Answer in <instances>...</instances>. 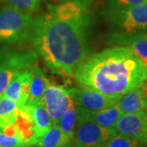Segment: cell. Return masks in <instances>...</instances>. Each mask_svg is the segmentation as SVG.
Here are the masks:
<instances>
[{"label":"cell","instance_id":"2","mask_svg":"<svg viewBox=\"0 0 147 147\" xmlns=\"http://www.w3.org/2000/svg\"><path fill=\"white\" fill-rule=\"evenodd\" d=\"M79 87L120 97L141 87L147 77V65L129 48H106L86 58L74 72Z\"/></svg>","mask_w":147,"mask_h":147},{"label":"cell","instance_id":"13","mask_svg":"<svg viewBox=\"0 0 147 147\" xmlns=\"http://www.w3.org/2000/svg\"><path fill=\"white\" fill-rule=\"evenodd\" d=\"M122 115L123 114L116 102L115 104L95 113H91V114L77 113V119L90 120L98 124L99 126L115 129L116 123Z\"/></svg>","mask_w":147,"mask_h":147},{"label":"cell","instance_id":"4","mask_svg":"<svg viewBox=\"0 0 147 147\" xmlns=\"http://www.w3.org/2000/svg\"><path fill=\"white\" fill-rule=\"evenodd\" d=\"M37 53L32 50L0 48V96L18 74L37 65Z\"/></svg>","mask_w":147,"mask_h":147},{"label":"cell","instance_id":"6","mask_svg":"<svg viewBox=\"0 0 147 147\" xmlns=\"http://www.w3.org/2000/svg\"><path fill=\"white\" fill-rule=\"evenodd\" d=\"M69 96L76 107L77 113L91 114L115 104L119 97L108 96L95 90L85 88H72Z\"/></svg>","mask_w":147,"mask_h":147},{"label":"cell","instance_id":"10","mask_svg":"<svg viewBox=\"0 0 147 147\" xmlns=\"http://www.w3.org/2000/svg\"><path fill=\"white\" fill-rule=\"evenodd\" d=\"M112 18L116 19L127 33H136L147 28V3H144L126 10L112 12Z\"/></svg>","mask_w":147,"mask_h":147},{"label":"cell","instance_id":"9","mask_svg":"<svg viewBox=\"0 0 147 147\" xmlns=\"http://www.w3.org/2000/svg\"><path fill=\"white\" fill-rule=\"evenodd\" d=\"M106 42L129 48L147 65V32L112 33L108 35Z\"/></svg>","mask_w":147,"mask_h":147},{"label":"cell","instance_id":"17","mask_svg":"<svg viewBox=\"0 0 147 147\" xmlns=\"http://www.w3.org/2000/svg\"><path fill=\"white\" fill-rule=\"evenodd\" d=\"M76 123H77V111L74 103L71 100L67 110L65 111V113L61 117L57 125L62 131L64 135L72 142L74 140Z\"/></svg>","mask_w":147,"mask_h":147},{"label":"cell","instance_id":"23","mask_svg":"<svg viewBox=\"0 0 147 147\" xmlns=\"http://www.w3.org/2000/svg\"><path fill=\"white\" fill-rule=\"evenodd\" d=\"M141 87H142V90H143L145 95H147V77L146 79L144 80V82L142 83V84L141 85Z\"/></svg>","mask_w":147,"mask_h":147},{"label":"cell","instance_id":"15","mask_svg":"<svg viewBox=\"0 0 147 147\" xmlns=\"http://www.w3.org/2000/svg\"><path fill=\"white\" fill-rule=\"evenodd\" d=\"M38 147H74L73 142L64 135L57 124H54L38 139Z\"/></svg>","mask_w":147,"mask_h":147},{"label":"cell","instance_id":"8","mask_svg":"<svg viewBox=\"0 0 147 147\" xmlns=\"http://www.w3.org/2000/svg\"><path fill=\"white\" fill-rule=\"evenodd\" d=\"M116 132L147 144V112L122 115L116 123Z\"/></svg>","mask_w":147,"mask_h":147},{"label":"cell","instance_id":"3","mask_svg":"<svg viewBox=\"0 0 147 147\" xmlns=\"http://www.w3.org/2000/svg\"><path fill=\"white\" fill-rule=\"evenodd\" d=\"M34 18L31 13L10 4L0 10V42L15 44L30 42Z\"/></svg>","mask_w":147,"mask_h":147},{"label":"cell","instance_id":"1","mask_svg":"<svg viewBox=\"0 0 147 147\" xmlns=\"http://www.w3.org/2000/svg\"><path fill=\"white\" fill-rule=\"evenodd\" d=\"M90 0H70L50 7L34 18L30 42L53 73L69 78L87 58Z\"/></svg>","mask_w":147,"mask_h":147},{"label":"cell","instance_id":"24","mask_svg":"<svg viewBox=\"0 0 147 147\" xmlns=\"http://www.w3.org/2000/svg\"><path fill=\"white\" fill-rule=\"evenodd\" d=\"M19 147H38V146H35V145H34V146H19Z\"/></svg>","mask_w":147,"mask_h":147},{"label":"cell","instance_id":"26","mask_svg":"<svg viewBox=\"0 0 147 147\" xmlns=\"http://www.w3.org/2000/svg\"><path fill=\"white\" fill-rule=\"evenodd\" d=\"M2 1H3V0H0V3H1V2H2Z\"/></svg>","mask_w":147,"mask_h":147},{"label":"cell","instance_id":"25","mask_svg":"<svg viewBox=\"0 0 147 147\" xmlns=\"http://www.w3.org/2000/svg\"><path fill=\"white\" fill-rule=\"evenodd\" d=\"M146 96V111L147 112V95H145Z\"/></svg>","mask_w":147,"mask_h":147},{"label":"cell","instance_id":"12","mask_svg":"<svg viewBox=\"0 0 147 147\" xmlns=\"http://www.w3.org/2000/svg\"><path fill=\"white\" fill-rule=\"evenodd\" d=\"M123 115L146 111V96L142 87H138L121 96L117 101Z\"/></svg>","mask_w":147,"mask_h":147},{"label":"cell","instance_id":"7","mask_svg":"<svg viewBox=\"0 0 147 147\" xmlns=\"http://www.w3.org/2000/svg\"><path fill=\"white\" fill-rule=\"evenodd\" d=\"M42 102L51 118L53 125L57 124L71 102L68 91L63 86L48 82L42 95Z\"/></svg>","mask_w":147,"mask_h":147},{"label":"cell","instance_id":"5","mask_svg":"<svg viewBox=\"0 0 147 147\" xmlns=\"http://www.w3.org/2000/svg\"><path fill=\"white\" fill-rule=\"evenodd\" d=\"M115 133V129L99 126L90 120L77 119L74 147H104Z\"/></svg>","mask_w":147,"mask_h":147},{"label":"cell","instance_id":"21","mask_svg":"<svg viewBox=\"0 0 147 147\" xmlns=\"http://www.w3.org/2000/svg\"><path fill=\"white\" fill-rule=\"evenodd\" d=\"M9 4L21 11L31 13L40 7V0H7Z\"/></svg>","mask_w":147,"mask_h":147},{"label":"cell","instance_id":"14","mask_svg":"<svg viewBox=\"0 0 147 147\" xmlns=\"http://www.w3.org/2000/svg\"><path fill=\"white\" fill-rule=\"evenodd\" d=\"M27 114L31 119L37 140L53 126L51 118L42 101L30 103L27 107Z\"/></svg>","mask_w":147,"mask_h":147},{"label":"cell","instance_id":"22","mask_svg":"<svg viewBox=\"0 0 147 147\" xmlns=\"http://www.w3.org/2000/svg\"><path fill=\"white\" fill-rule=\"evenodd\" d=\"M144 3H146V0H110V6L112 7V12L126 10L131 7Z\"/></svg>","mask_w":147,"mask_h":147},{"label":"cell","instance_id":"11","mask_svg":"<svg viewBox=\"0 0 147 147\" xmlns=\"http://www.w3.org/2000/svg\"><path fill=\"white\" fill-rule=\"evenodd\" d=\"M32 69V68H31ZM31 69L18 74L13 79L3 92V96L14 100L17 104L18 110L26 111L30 104V82L31 79Z\"/></svg>","mask_w":147,"mask_h":147},{"label":"cell","instance_id":"16","mask_svg":"<svg viewBox=\"0 0 147 147\" xmlns=\"http://www.w3.org/2000/svg\"><path fill=\"white\" fill-rule=\"evenodd\" d=\"M31 79L30 82V103L42 101V95L48 83L45 74L38 65L31 69Z\"/></svg>","mask_w":147,"mask_h":147},{"label":"cell","instance_id":"18","mask_svg":"<svg viewBox=\"0 0 147 147\" xmlns=\"http://www.w3.org/2000/svg\"><path fill=\"white\" fill-rule=\"evenodd\" d=\"M18 115L17 104L14 100L6 97L0 96V129L14 123Z\"/></svg>","mask_w":147,"mask_h":147},{"label":"cell","instance_id":"27","mask_svg":"<svg viewBox=\"0 0 147 147\" xmlns=\"http://www.w3.org/2000/svg\"><path fill=\"white\" fill-rule=\"evenodd\" d=\"M146 3H147V0H146Z\"/></svg>","mask_w":147,"mask_h":147},{"label":"cell","instance_id":"20","mask_svg":"<svg viewBox=\"0 0 147 147\" xmlns=\"http://www.w3.org/2000/svg\"><path fill=\"white\" fill-rule=\"evenodd\" d=\"M137 141L116 132L113 137L106 142L104 147H137Z\"/></svg>","mask_w":147,"mask_h":147},{"label":"cell","instance_id":"19","mask_svg":"<svg viewBox=\"0 0 147 147\" xmlns=\"http://www.w3.org/2000/svg\"><path fill=\"white\" fill-rule=\"evenodd\" d=\"M26 146L16 123L0 129V147H19Z\"/></svg>","mask_w":147,"mask_h":147}]
</instances>
